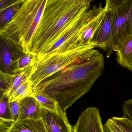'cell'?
<instances>
[{"label":"cell","instance_id":"cell-13","mask_svg":"<svg viewBox=\"0 0 132 132\" xmlns=\"http://www.w3.org/2000/svg\"><path fill=\"white\" fill-rule=\"evenodd\" d=\"M7 132H46L42 119L15 121Z\"/></svg>","mask_w":132,"mask_h":132},{"label":"cell","instance_id":"cell-21","mask_svg":"<svg viewBox=\"0 0 132 132\" xmlns=\"http://www.w3.org/2000/svg\"><path fill=\"white\" fill-rule=\"evenodd\" d=\"M14 76L4 73L0 70V89L5 92L8 88Z\"/></svg>","mask_w":132,"mask_h":132},{"label":"cell","instance_id":"cell-1","mask_svg":"<svg viewBox=\"0 0 132 132\" xmlns=\"http://www.w3.org/2000/svg\"><path fill=\"white\" fill-rule=\"evenodd\" d=\"M104 59L102 53L65 68L46 78L32 88L55 101L66 112L78 99L91 88L102 74Z\"/></svg>","mask_w":132,"mask_h":132},{"label":"cell","instance_id":"cell-20","mask_svg":"<svg viewBox=\"0 0 132 132\" xmlns=\"http://www.w3.org/2000/svg\"><path fill=\"white\" fill-rule=\"evenodd\" d=\"M36 55L31 53H26L19 59V68L21 71L27 69L29 67L33 65L35 58Z\"/></svg>","mask_w":132,"mask_h":132},{"label":"cell","instance_id":"cell-27","mask_svg":"<svg viewBox=\"0 0 132 132\" xmlns=\"http://www.w3.org/2000/svg\"><path fill=\"white\" fill-rule=\"evenodd\" d=\"M24 1V0H0V11L17 2Z\"/></svg>","mask_w":132,"mask_h":132},{"label":"cell","instance_id":"cell-17","mask_svg":"<svg viewBox=\"0 0 132 132\" xmlns=\"http://www.w3.org/2000/svg\"><path fill=\"white\" fill-rule=\"evenodd\" d=\"M32 65L29 67L27 69L22 72L21 73L15 75L8 88L5 92V96L8 97L18 86L29 78L32 69Z\"/></svg>","mask_w":132,"mask_h":132},{"label":"cell","instance_id":"cell-3","mask_svg":"<svg viewBox=\"0 0 132 132\" xmlns=\"http://www.w3.org/2000/svg\"><path fill=\"white\" fill-rule=\"evenodd\" d=\"M91 44L82 46L62 52L36 55L29 77L32 89L42 81L59 71L84 60L100 54Z\"/></svg>","mask_w":132,"mask_h":132},{"label":"cell","instance_id":"cell-6","mask_svg":"<svg viewBox=\"0 0 132 132\" xmlns=\"http://www.w3.org/2000/svg\"><path fill=\"white\" fill-rule=\"evenodd\" d=\"M90 9L88 6L78 15L44 54L62 52L80 46L81 37L90 20Z\"/></svg>","mask_w":132,"mask_h":132},{"label":"cell","instance_id":"cell-24","mask_svg":"<svg viewBox=\"0 0 132 132\" xmlns=\"http://www.w3.org/2000/svg\"><path fill=\"white\" fill-rule=\"evenodd\" d=\"M123 116L132 121V98L125 101L122 104Z\"/></svg>","mask_w":132,"mask_h":132},{"label":"cell","instance_id":"cell-28","mask_svg":"<svg viewBox=\"0 0 132 132\" xmlns=\"http://www.w3.org/2000/svg\"><path fill=\"white\" fill-rule=\"evenodd\" d=\"M8 98L5 95L3 100L0 102V116L5 114L7 109H9Z\"/></svg>","mask_w":132,"mask_h":132},{"label":"cell","instance_id":"cell-22","mask_svg":"<svg viewBox=\"0 0 132 132\" xmlns=\"http://www.w3.org/2000/svg\"><path fill=\"white\" fill-rule=\"evenodd\" d=\"M9 109L10 111L11 119L16 121L19 114V101L9 102Z\"/></svg>","mask_w":132,"mask_h":132},{"label":"cell","instance_id":"cell-14","mask_svg":"<svg viewBox=\"0 0 132 132\" xmlns=\"http://www.w3.org/2000/svg\"><path fill=\"white\" fill-rule=\"evenodd\" d=\"M116 52L118 64L132 71V35Z\"/></svg>","mask_w":132,"mask_h":132},{"label":"cell","instance_id":"cell-30","mask_svg":"<svg viewBox=\"0 0 132 132\" xmlns=\"http://www.w3.org/2000/svg\"><path fill=\"white\" fill-rule=\"evenodd\" d=\"M90 1L91 2H92V1H94V0H90Z\"/></svg>","mask_w":132,"mask_h":132},{"label":"cell","instance_id":"cell-23","mask_svg":"<svg viewBox=\"0 0 132 132\" xmlns=\"http://www.w3.org/2000/svg\"><path fill=\"white\" fill-rule=\"evenodd\" d=\"M104 132H124L111 118L103 126Z\"/></svg>","mask_w":132,"mask_h":132},{"label":"cell","instance_id":"cell-4","mask_svg":"<svg viewBox=\"0 0 132 132\" xmlns=\"http://www.w3.org/2000/svg\"><path fill=\"white\" fill-rule=\"evenodd\" d=\"M47 0H24L21 7L2 32L19 44L26 53L42 18Z\"/></svg>","mask_w":132,"mask_h":132},{"label":"cell","instance_id":"cell-15","mask_svg":"<svg viewBox=\"0 0 132 132\" xmlns=\"http://www.w3.org/2000/svg\"><path fill=\"white\" fill-rule=\"evenodd\" d=\"M23 2H17L0 11V32L3 31L11 21L21 7Z\"/></svg>","mask_w":132,"mask_h":132},{"label":"cell","instance_id":"cell-12","mask_svg":"<svg viewBox=\"0 0 132 132\" xmlns=\"http://www.w3.org/2000/svg\"><path fill=\"white\" fill-rule=\"evenodd\" d=\"M41 108L38 101L33 96L26 97L19 101V114L17 120L41 119Z\"/></svg>","mask_w":132,"mask_h":132},{"label":"cell","instance_id":"cell-26","mask_svg":"<svg viewBox=\"0 0 132 132\" xmlns=\"http://www.w3.org/2000/svg\"><path fill=\"white\" fill-rule=\"evenodd\" d=\"M126 0H106L105 7L107 9H114L120 6Z\"/></svg>","mask_w":132,"mask_h":132},{"label":"cell","instance_id":"cell-18","mask_svg":"<svg viewBox=\"0 0 132 132\" xmlns=\"http://www.w3.org/2000/svg\"><path fill=\"white\" fill-rule=\"evenodd\" d=\"M31 95L38 101L41 108L55 111L59 107L57 102L47 95L39 92H32Z\"/></svg>","mask_w":132,"mask_h":132},{"label":"cell","instance_id":"cell-2","mask_svg":"<svg viewBox=\"0 0 132 132\" xmlns=\"http://www.w3.org/2000/svg\"><path fill=\"white\" fill-rule=\"evenodd\" d=\"M90 0H47L28 53L42 55L49 49L72 21L87 7Z\"/></svg>","mask_w":132,"mask_h":132},{"label":"cell","instance_id":"cell-8","mask_svg":"<svg viewBox=\"0 0 132 132\" xmlns=\"http://www.w3.org/2000/svg\"><path fill=\"white\" fill-rule=\"evenodd\" d=\"M41 114L46 132H73L66 112L59 107L55 111L41 108Z\"/></svg>","mask_w":132,"mask_h":132},{"label":"cell","instance_id":"cell-29","mask_svg":"<svg viewBox=\"0 0 132 132\" xmlns=\"http://www.w3.org/2000/svg\"><path fill=\"white\" fill-rule=\"evenodd\" d=\"M4 93V91L0 89V102L4 98L5 96Z\"/></svg>","mask_w":132,"mask_h":132},{"label":"cell","instance_id":"cell-9","mask_svg":"<svg viewBox=\"0 0 132 132\" xmlns=\"http://www.w3.org/2000/svg\"><path fill=\"white\" fill-rule=\"evenodd\" d=\"M103 126L98 109L90 107L81 113L73 132H104Z\"/></svg>","mask_w":132,"mask_h":132},{"label":"cell","instance_id":"cell-16","mask_svg":"<svg viewBox=\"0 0 132 132\" xmlns=\"http://www.w3.org/2000/svg\"><path fill=\"white\" fill-rule=\"evenodd\" d=\"M32 93L31 85L29 78L18 86L8 96L9 102L20 101L26 97L31 95Z\"/></svg>","mask_w":132,"mask_h":132},{"label":"cell","instance_id":"cell-25","mask_svg":"<svg viewBox=\"0 0 132 132\" xmlns=\"http://www.w3.org/2000/svg\"><path fill=\"white\" fill-rule=\"evenodd\" d=\"M15 121L0 116V132H7Z\"/></svg>","mask_w":132,"mask_h":132},{"label":"cell","instance_id":"cell-19","mask_svg":"<svg viewBox=\"0 0 132 132\" xmlns=\"http://www.w3.org/2000/svg\"><path fill=\"white\" fill-rule=\"evenodd\" d=\"M112 119L124 132H132V121L126 117H113Z\"/></svg>","mask_w":132,"mask_h":132},{"label":"cell","instance_id":"cell-5","mask_svg":"<svg viewBox=\"0 0 132 132\" xmlns=\"http://www.w3.org/2000/svg\"><path fill=\"white\" fill-rule=\"evenodd\" d=\"M113 10L114 23L107 56L116 52L132 35V0H126Z\"/></svg>","mask_w":132,"mask_h":132},{"label":"cell","instance_id":"cell-7","mask_svg":"<svg viewBox=\"0 0 132 132\" xmlns=\"http://www.w3.org/2000/svg\"><path fill=\"white\" fill-rule=\"evenodd\" d=\"M26 53L19 44L0 32V70L4 73L15 75L21 73L19 61Z\"/></svg>","mask_w":132,"mask_h":132},{"label":"cell","instance_id":"cell-10","mask_svg":"<svg viewBox=\"0 0 132 132\" xmlns=\"http://www.w3.org/2000/svg\"><path fill=\"white\" fill-rule=\"evenodd\" d=\"M114 23V11L107 9L105 15L95 32L90 44L107 52Z\"/></svg>","mask_w":132,"mask_h":132},{"label":"cell","instance_id":"cell-11","mask_svg":"<svg viewBox=\"0 0 132 132\" xmlns=\"http://www.w3.org/2000/svg\"><path fill=\"white\" fill-rule=\"evenodd\" d=\"M107 9L103 7L101 3L98 6L94 5L90 9V20L80 39V46L90 44L95 32L101 22L106 14Z\"/></svg>","mask_w":132,"mask_h":132}]
</instances>
